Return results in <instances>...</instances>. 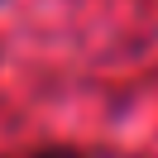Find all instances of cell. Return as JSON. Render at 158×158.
Listing matches in <instances>:
<instances>
[{"instance_id":"cell-1","label":"cell","mask_w":158,"mask_h":158,"mask_svg":"<svg viewBox=\"0 0 158 158\" xmlns=\"http://www.w3.org/2000/svg\"><path fill=\"white\" fill-rule=\"evenodd\" d=\"M43 158H77V153H43Z\"/></svg>"}]
</instances>
